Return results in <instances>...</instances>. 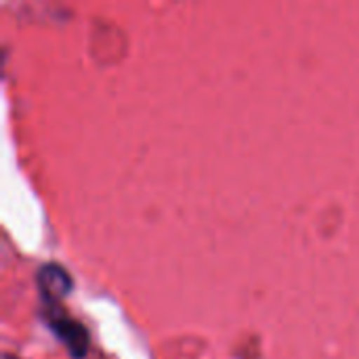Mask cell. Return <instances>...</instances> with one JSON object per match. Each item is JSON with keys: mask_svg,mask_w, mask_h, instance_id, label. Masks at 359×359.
<instances>
[{"mask_svg": "<svg viewBox=\"0 0 359 359\" xmlns=\"http://www.w3.org/2000/svg\"><path fill=\"white\" fill-rule=\"evenodd\" d=\"M36 280H38V286H40L42 297L48 303H55V301L63 299L72 290V278L59 265H44L38 271V278Z\"/></svg>", "mask_w": 359, "mask_h": 359, "instance_id": "cell-1", "label": "cell"}, {"mask_svg": "<svg viewBox=\"0 0 359 359\" xmlns=\"http://www.w3.org/2000/svg\"><path fill=\"white\" fill-rule=\"evenodd\" d=\"M53 328H55L57 337L67 345V349L72 351L74 358L86 355V349H88V334H86V330H84L80 324H76V322L63 318V320H53Z\"/></svg>", "mask_w": 359, "mask_h": 359, "instance_id": "cell-2", "label": "cell"}]
</instances>
